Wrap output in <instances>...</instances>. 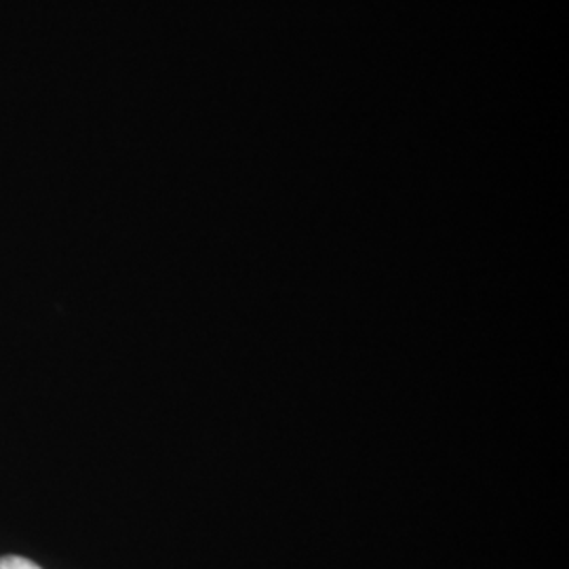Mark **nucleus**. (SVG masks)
Wrapping results in <instances>:
<instances>
[{"label": "nucleus", "instance_id": "nucleus-1", "mask_svg": "<svg viewBox=\"0 0 569 569\" xmlns=\"http://www.w3.org/2000/svg\"><path fill=\"white\" fill-rule=\"evenodd\" d=\"M0 569H41L37 563H32L30 559H23V557H16V555H9V557H2L0 559Z\"/></svg>", "mask_w": 569, "mask_h": 569}]
</instances>
